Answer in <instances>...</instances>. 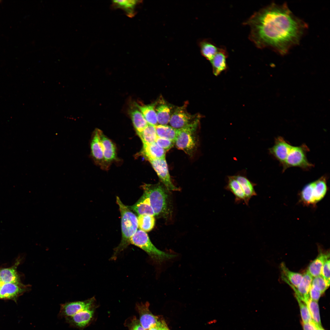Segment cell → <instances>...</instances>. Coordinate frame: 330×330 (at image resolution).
<instances>
[{"label":"cell","instance_id":"6da1fadb","mask_svg":"<svg viewBox=\"0 0 330 330\" xmlns=\"http://www.w3.org/2000/svg\"><path fill=\"white\" fill-rule=\"evenodd\" d=\"M249 39L257 48H271L281 55L299 44L307 24L295 16L286 3H273L245 21Z\"/></svg>","mask_w":330,"mask_h":330},{"label":"cell","instance_id":"7a4b0ae2","mask_svg":"<svg viewBox=\"0 0 330 330\" xmlns=\"http://www.w3.org/2000/svg\"><path fill=\"white\" fill-rule=\"evenodd\" d=\"M121 215L122 239L120 244L114 249L112 259H115L118 255L130 244V239L138 227V218L127 206L125 205L119 197H116Z\"/></svg>","mask_w":330,"mask_h":330},{"label":"cell","instance_id":"3957f363","mask_svg":"<svg viewBox=\"0 0 330 330\" xmlns=\"http://www.w3.org/2000/svg\"><path fill=\"white\" fill-rule=\"evenodd\" d=\"M143 194L148 199L155 215L164 216L169 213L168 195L162 184H145L141 186Z\"/></svg>","mask_w":330,"mask_h":330},{"label":"cell","instance_id":"277c9868","mask_svg":"<svg viewBox=\"0 0 330 330\" xmlns=\"http://www.w3.org/2000/svg\"><path fill=\"white\" fill-rule=\"evenodd\" d=\"M130 244L143 250L149 255L153 262L161 264L163 262L175 257L176 255L168 254L157 249L151 241L147 233L138 230L130 240Z\"/></svg>","mask_w":330,"mask_h":330},{"label":"cell","instance_id":"5b68a950","mask_svg":"<svg viewBox=\"0 0 330 330\" xmlns=\"http://www.w3.org/2000/svg\"><path fill=\"white\" fill-rule=\"evenodd\" d=\"M327 177L323 176L306 184L300 193V200L306 205H315L325 196L328 189Z\"/></svg>","mask_w":330,"mask_h":330},{"label":"cell","instance_id":"8992f818","mask_svg":"<svg viewBox=\"0 0 330 330\" xmlns=\"http://www.w3.org/2000/svg\"><path fill=\"white\" fill-rule=\"evenodd\" d=\"M309 151V148L305 144L299 146L292 145L284 163L281 165L282 171L284 172L292 167H298L305 170L313 167L314 165L307 158V153Z\"/></svg>","mask_w":330,"mask_h":330},{"label":"cell","instance_id":"52a82bcc","mask_svg":"<svg viewBox=\"0 0 330 330\" xmlns=\"http://www.w3.org/2000/svg\"><path fill=\"white\" fill-rule=\"evenodd\" d=\"M200 120H197L188 126L178 130L177 137L174 141L176 148L184 151L189 156H192L197 146L196 131Z\"/></svg>","mask_w":330,"mask_h":330},{"label":"cell","instance_id":"ba28073f","mask_svg":"<svg viewBox=\"0 0 330 330\" xmlns=\"http://www.w3.org/2000/svg\"><path fill=\"white\" fill-rule=\"evenodd\" d=\"M186 105L176 108L172 113L170 126L178 130L185 127L200 119L199 115H193L188 112Z\"/></svg>","mask_w":330,"mask_h":330},{"label":"cell","instance_id":"9c48e42d","mask_svg":"<svg viewBox=\"0 0 330 330\" xmlns=\"http://www.w3.org/2000/svg\"><path fill=\"white\" fill-rule=\"evenodd\" d=\"M95 300L93 297L84 301L67 302L61 304L58 316L59 318H65L72 316L83 310L93 308Z\"/></svg>","mask_w":330,"mask_h":330},{"label":"cell","instance_id":"30bf717a","mask_svg":"<svg viewBox=\"0 0 330 330\" xmlns=\"http://www.w3.org/2000/svg\"><path fill=\"white\" fill-rule=\"evenodd\" d=\"M148 161L167 190L178 191L179 190V188L176 187L171 182L165 158L149 160Z\"/></svg>","mask_w":330,"mask_h":330},{"label":"cell","instance_id":"8fae6325","mask_svg":"<svg viewBox=\"0 0 330 330\" xmlns=\"http://www.w3.org/2000/svg\"><path fill=\"white\" fill-rule=\"evenodd\" d=\"M93 308L83 310L72 316L65 318L66 323L71 327L82 330L92 320L94 312Z\"/></svg>","mask_w":330,"mask_h":330},{"label":"cell","instance_id":"7c38bea8","mask_svg":"<svg viewBox=\"0 0 330 330\" xmlns=\"http://www.w3.org/2000/svg\"><path fill=\"white\" fill-rule=\"evenodd\" d=\"M90 147L91 156L95 163L103 169H107L109 166L105 160L103 152L98 135V129H96L93 133L90 141Z\"/></svg>","mask_w":330,"mask_h":330},{"label":"cell","instance_id":"4fadbf2b","mask_svg":"<svg viewBox=\"0 0 330 330\" xmlns=\"http://www.w3.org/2000/svg\"><path fill=\"white\" fill-rule=\"evenodd\" d=\"M292 145L284 138L278 136L275 139L274 145L269 149V152L282 165Z\"/></svg>","mask_w":330,"mask_h":330},{"label":"cell","instance_id":"5bb4252c","mask_svg":"<svg viewBox=\"0 0 330 330\" xmlns=\"http://www.w3.org/2000/svg\"><path fill=\"white\" fill-rule=\"evenodd\" d=\"M313 277L307 270L303 275L302 279L297 288L292 285L286 279L283 280L290 286L294 291L295 297L306 303L310 298L309 292Z\"/></svg>","mask_w":330,"mask_h":330},{"label":"cell","instance_id":"9a60e30c","mask_svg":"<svg viewBox=\"0 0 330 330\" xmlns=\"http://www.w3.org/2000/svg\"><path fill=\"white\" fill-rule=\"evenodd\" d=\"M149 306V303L147 302L137 306L140 315V323L145 330L156 326L160 320L159 317L151 312Z\"/></svg>","mask_w":330,"mask_h":330},{"label":"cell","instance_id":"2e32d148","mask_svg":"<svg viewBox=\"0 0 330 330\" xmlns=\"http://www.w3.org/2000/svg\"><path fill=\"white\" fill-rule=\"evenodd\" d=\"M98 132L105 160L108 165L110 162L116 159V147L113 142L104 135L102 131L98 129Z\"/></svg>","mask_w":330,"mask_h":330},{"label":"cell","instance_id":"e0dca14e","mask_svg":"<svg viewBox=\"0 0 330 330\" xmlns=\"http://www.w3.org/2000/svg\"><path fill=\"white\" fill-rule=\"evenodd\" d=\"M228 53L226 50L219 47L218 52L210 61L212 67L213 74L217 76L227 68L226 59Z\"/></svg>","mask_w":330,"mask_h":330},{"label":"cell","instance_id":"ac0fdd59","mask_svg":"<svg viewBox=\"0 0 330 330\" xmlns=\"http://www.w3.org/2000/svg\"><path fill=\"white\" fill-rule=\"evenodd\" d=\"M142 2L141 0H114L112 1L111 7L113 9H122L128 17L131 18L136 14L137 7Z\"/></svg>","mask_w":330,"mask_h":330},{"label":"cell","instance_id":"d6986e66","mask_svg":"<svg viewBox=\"0 0 330 330\" xmlns=\"http://www.w3.org/2000/svg\"><path fill=\"white\" fill-rule=\"evenodd\" d=\"M166 152L155 142L143 145L141 154L148 160L159 159L165 158Z\"/></svg>","mask_w":330,"mask_h":330},{"label":"cell","instance_id":"ffe728a7","mask_svg":"<svg viewBox=\"0 0 330 330\" xmlns=\"http://www.w3.org/2000/svg\"><path fill=\"white\" fill-rule=\"evenodd\" d=\"M225 188L234 195L235 203L238 204L244 202L247 205L246 197L243 190L234 176L228 177L227 183Z\"/></svg>","mask_w":330,"mask_h":330},{"label":"cell","instance_id":"44dd1931","mask_svg":"<svg viewBox=\"0 0 330 330\" xmlns=\"http://www.w3.org/2000/svg\"><path fill=\"white\" fill-rule=\"evenodd\" d=\"M127 207L130 209L137 213L138 215H148L155 216L148 199L144 194L134 204Z\"/></svg>","mask_w":330,"mask_h":330},{"label":"cell","instance_id":"7402d4cb","mask_svg":"<svg viewBox=\"0 0 330 330\" xmlns=\"http://www.w3.org/2000/svg\"><path fill=\"white\" fill-rule=\"evenodd\" d=\"M128 113L134 128L138 134L143 131L148 123L134 104L130 108Z\"/></svg>","mask_w":330,"mask_h":330},{"label":"cell","instance_id":"603a6c76","mask_svg":"<svg viewBox=\"0 0 330 330\" xmlns=\"http://www.w3.org/2000/svg\"><path fill=\"white\" fill-rule=\"evenodd\" d=\"M25 290V288L19 286V284L14 283L4 284L1 288L0 299H14Z\"/></svg>","mask_w":330,"mask_h":330},{"label":"cell","instance_id":"cb8c5ba5","mask_svg":"<svg viewBox=\"0 0 330 330\" xmlns=\"http://www.w3.org/2000/svg\"><path fill=\"white\" fill-rule=\"evenodd\" d=\"M241 186L245 195L247 205L250 199L257 195L255 189V184L246 176L240 174L234 176Z\"/></svg>","mask_w":330,"mask_h":330},{"label":"cell","instance_id":"d4e9b609","mask_svg":"<svg viewBox=\"0 0 330 330\" xmlns=\"http://www.w3.org/2000/svg\"><path fill=\"white\" fill-rule=\"evenodd\" d=\"M156 103L148 105H140L134 103L136 106L142 114L148 124L154 126L158 124L155 106Z\"/></svg>","mask_w":330,"mask_h":330},{"label":"cell","instance_id":"484cf974","mask_svg":"<svg viewBox=\"0 0 330 330\" xmlns=\"http://www.w3.org/2000/svg\"><path fill=\"white\" fill-rule=\"evenodd\" d=\"M155 109L158 124L167 125L169 123L172 113L171 107L163 101L157 105L156 104Z\"/></svg>","mask_w":330,"mask_h":330},{"label":"cell","instance_id":"4316f807","mask_svg":"<svg viewBox=\"0 0 330 330\" xmlns=\"http://www.w3.org/2000/svg\"><path fill=\"white\" fill-rule=\"evenodd\" d=\"M329 252H321L309 265L307 271L313 277L321 275L322 267L325 261L329 258Z\"/></svg>","mask_w":330,"mask_h":330},{"label":"cell","instance_id":"83f0119b","mask_svg":"<svg viewBox=\"0 0 330 330\" xmlns=\"http://www.w3.org/2000/svg\"><path fill=\"white\" fill-rule=\"evenodd\" d=\"M201 54L210 61L216 53L219 47L208 39H204L199 43Z\"/></svg>","mask_w":330,"mask_h":330},{"label":"cell","instance_id":"f1b7e54d","mask_svg":"<svg viewBox=\"0 0 330 330\" xmlns=\"http://www.w3.org/2000/svg\"><path fill=\"white\" fill-rule=\"evenodd\" d=\"M155 127L158 137L175 141L178 135V130L168 125L158 124Z\"/></svg>","mask_w":330,"mask_h":330},{"label":"cell","instance_id":"f546056e","mask_svg":"<svg viewBox=\"0 0 330 330\" xmlns=\"http://www.w3.org/2000/svg\"><path fill=\"white\" fill-rule=\"evenodd\" d=\"M0 282L1 286L7 283L19 284V278L16 269L13 267L0 270Z\"/></svg>","mask_w":330,"mask_h":330},{"label":"cell","instance_id":"4dcf8cb0","mask_svg":"<svg viewBox=\"0 0 330 330\" xmlns=\"http://www.w3.org/2000/svg\"><path fill=\"white\" fill-rule=\"evenodd\" d=\"M138 134L143 145L155 142L157 138L155 126L148 124L142 132Z\"/></svg>","mask_w":330,"mask_h":330},{"label":"cell","instance_id":"1f68e13d","mask_svg":"<svg viewBox=\"0 0 330 330\" xmlns=\"http://www.w3.org/2000/svg\"><path fill=\"white\" fill-rule=\"evenodd\" d=\"M280 268L282 271V275L292 285L297 288L302 279L303 275L301 273L290 270L284 262H282L280 264Z\"/></svg>","mask_w":330,"mask_h":330},{"label":"cell","instance_id":"d6a6232c","mask_svg":"<svg viewBox=\"0 0 330 330\" xmlns=\"http://www.w3.org/2000/svg\"><path fill=\"white\" fill-rule=\"evenodd\" d=\"M138 226L141 230L145 232H149L154 228L155 218L154 216L148 215H139L138 218Z\"/></svg>","mask_w":330,"mask_h":330},{"label":"cell","instance_id":"836d02e7","mask_svg":"<svg viewBox=\"0 0 330 330\" xmlns=\"http://www.w3.org/2000/svg\"><path fill=\"white\" fill-rule=\"evenodd\" d=\"M309 310L312 320L318 326H321L319 307L317 302L310 298L306 303Z\"/></svg>","mask_w":330,"mask_h":330},{"label":"cell","instance_id":"e575fe53","mask_svg":"<svg viewBox=\"0 0 330 330\" xmlns=\"http://www.w3.org/2000/svg\"><path fill=\"white\" fill-rule=\"evenodd\" d=\"M299 305L301 315L303 323L313 321L309 310L306 304L295 297Z\"/></svg>","mask_w":330,"mask_h":330},{"label":"cell","instance_id":"d590c367","mask_svg":"<svg viewBox=\"0 0 330 330\" xmlns=\"http://www.w3.org/2000/svg\"><path fill=\"white\" fill-rule=\"evenodd\" d=\"M311 285L315 289L322 294L328 288V285L325 280L320 275L313 278Z\"/></svg>","mask_w":330,"mask_h":330},{"label":"cell","instance_id":"8d00e7d4","mask_svg":"<svg viewBox=\"0 0 330 330\" xmlns=\"http://www.w3.org/2000/svg\"><path fill=\"white\" fill-rule=\"evenodd\" d=\"M155 142L159 146L165 151L168 150L170 149L174 144V142L173 141L167 139L158 137Z\"/></svg>","mask_w":330,"mask_h":330},{"label":"cell","instance_id":"74e56055","mask_svg":"<svg viewBox=\"0 0 330 330\" xmlns=\"http://www.w3.org/2000/svg\"><path fill=\"white\" fill-rule=\"evenodd\" d=\"M321 275L323 278L328 286L330 285V260H326L321 269Z\"/></svg>","mask_w":330,"mask_h":330},{"label":"cell","instance_id":"f35d334b","mask_svg":"<svg viewBox=\"0 0 330 330\" xmlns=\"http://www.w3.org/2000/svg\"><path fill=\"white\" fill-rule=\"evenodd\" d=\"M322 294L321 292L315 289L311 285L309 292V295L311 299L317 302Z\"/></svg>","mask_w":330,"mask_h":330},{"label":"cell","instance_id":"ab89813d","mask_svg":"<svg viewBox=\"0 0 330 330\" xmlns=\"http://www.w3.org/2000/svg\"><path fill=\"white\" fill-rule=\"evenodd\" d=\"M304 330H317V326L313 321L306 323L302 322Z\"/></svg>","mask_w":330,"mask_h":330},{"label":"cell","instance_id":"60d3db41","mask_svg":"<svg viewBox=\"0 0 330 330\" xmlns=\"http://www.w3.org/2000/svg\"><path fill=\"white\" fill-rule=\"evenodd\" d=\"M132 320L131 330H145L137 319H134Z\"/></svg>","mask_w":330,"mask_h":330},{"label":"cell","instance_id":"b9f144b4","mask_svg":"<svg viewBox=\"0 0 330 330\" xmlns=\"http://www.w3.org/2000/svg\"><path fill=\"white\" fill-rule=\"evenodd\" d=\"M160 330H169L166 324L160 328Z\"/></svg>","mask_w":330,"mask_h":330},{"label":"cell","instance_id":"7bdbcfd3","mask_svg":"<svg viewBox=\"0 0 330 330\" xmlns=\"http://www.w3.org/2000/svg\"><path fill=\"white\" fill-rule=\"evenodd\" d=\"M148 330H160L158 327L156 325L154 327H152Z\"/></svg>","mask_w":330,"mask_h":330},{"label":"cell","instance_id":"ee69618b","mask_svg":"<svg viewBox=\"0 0 330 330\" xmlns=\"http://www.w3.org/2000/svg\"><path fill=\"white\" fill-rule=\"evenodd\" d=\"M217 322V321L216 319H213L210 321L208 323L210 324H212L216 323Z\"/></svg>","mask_w":330,"mask_h":330},{"label":"cell","instance_id":"f6af8a7d","mask_svg":"<svg viewBox=\"0 0 330 330\" xmlns=\"http://www.w3.org/2000/svg\"><path fill=\"white\" fill-rule=\"evenodd\" d=\"M317 330H324L321 327V326H318L317 327Z\"/></svg>","mask_w":330,"mask_h":330},{"label":"cell","instance_id":"bcb514c9","mask_svg":"<svg viewBox=\"0 0 330 330\" xmlns=\"http://www.w3.org/2000/svg\"><path fill=\"white\" fill-rule=\"evenodd\" d=\"M1 284L0 282V289H1Z\"/></svg>","mask_w":330,"mask_h":330},{"label":"cell","instance_id":"7dc6e473","mask_svg":"<svg viewBox=\"0 0 330 330\" xmlns=\"http://www.w3.org/2000/svg\"><path fill=\"white\" fill-rule=\"evenodd\" d=\"M1 1H1V0H0V2H1Z\"/></svg>","mask_w":330,"mask_h":330}]
</instances>
